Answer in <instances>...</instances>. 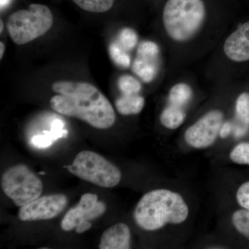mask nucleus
<instances>
[{
  "label": "nucleus",
  "mask_w": 249,
  "mask_h": 249,
  "mask_svg": "<svg viewBox=\"0 0 249 249\" xmlns=\"http://www.w3.org/2000/svg\"><path fill=\"white\" fill-rule=\"evenodd\" d=\"M230 0H163L162 27L170 45L188 48L200 40L219 18L227 16Z\"/></svg>",
  "instance_id": "obj_1"
},
{
  "label": "nucleus",
  "mask_w": 249,
  "mask_h": 249,
  "mask_svg": "<svg viewBox=\"0 0 249 249\" xmlns=\"http://www.w3.org/2000/svg\"><path fill=\"white\" fill-rule=\"evenodd\" d=\"M52 89L58 94L51 99V107L59 114L77 118L97 129L109 128L115 123L110 102L93 85L60 80L52 85Z\"/></svg>",
  "instance_id": "obj_2"
},
{
  "label": "nucleus",
  "mask_w": 249,
  "mask_h": 249,
  "mask_svg": "<svg viewBox=\"0 0 249 249\" xmlns=\"http://www.w3.org/2000/svg\"><path fill=\"white\" fill-rule=\"evenodd\" d=\"M190 209L181 194L159 188L145 193L134 211L136 224L145 231L154 232L186 222Z\"/></svg>",
  "instance_id": "obj_3"
},
{
  "label": "nucleus",
  "mask_w": 249,
  "mask_h": 249,
  "mask_svg": "<svg viewBox=\"0 0 249 249\" xmlns=\"http://www.w3.org/2000/svg\"><path fill=\"white\" fill-rule=\"evenodd\" d=\"M53 23V15L47 6L32 4L27 10H19L9 16L8 32L16 45H25L45 34Z\"/></svg>",
  "instance_id": "obj_4"
},
{
  "label": "nucleus",
  "mask_w": 249,
  "mask_h": 249,
  "mask_svg": "<svg viewBox=\"0 0 249 249\" xmlns=\"http://www.w3.org/2000/svg\"><path fill=\"white\" fill-rule=\"evenodd\" d=\"M65 168L81 179L103 188L117 186L122 177L117 167L96 152L88 150L79 152L72 164Z\"/></svg>",
  "instance_id": "obj_5"
},
{
  "label": "nucleus",
  "mask_w": 249,
  "mask_h": 249,
  "mask_svg": "<svg viewBox=\"0 0 249 249\" xmlns=\"http://www.w3.org/2000/svg\"><path fill=\"white\" fill-rule=\"evenodd\" d=\"M1 185L5 195L19 207L40 197L43 190L40 178L23 164L8 168L1 177Z\"/></svg>",
  "instance_id": "obj_6"
},
{
  "label": "nucleus",
  "mask_w": 249,
  "mask_h": 249,
  "mask_svg": "<svg viewBox=\"0 0 249 249\" xmlns=\"http://www.w3.org/2000/svg\"><path fill=\"white\" fill-rule=\"evenodd\" d=\"M224 123V111L217 108L211 109L186 129L185 142L193 148H208L217 140Z\"/></svg>",
  "instance_id": "obj_7"
},
{
  "label": "nucleus",
  "mask_w": 249,
  "mask_h": 249,
  "mask_svg": "<svg viewBox=\"0 0 249 249\" xmlns=\"http://www.w3.org/2000/svg\"><path fill=\"white\" fill-rule=\"evenodd\" d=\"M106 211V204L98 201L96 195L86 193L81 196L79 203L69 210L64 216L62 229L65 231H71L76 229L77 233H83L91 229V221L101 217Z\"/></svg>",
  "instance_id": "obj_8"
},
{
  "label": "nucleus",
  "mask_w": 249,
  "mask_h": 249,
  "mask_svg": "<svg viewBox=\"0 0 249 249\" xmlns=\"http://www.w3.org/2000/svg\"><path fill=\"white\" fill-rule=\"evenodd\" d=\"M68 199L62 194L41 196L19 209V220L22 222L47 220L57 217L66 208Z\"/></svg>",
  "instance_id": "obj_9"
},
{
  "label": "nucleus",
  "mask_w": 249,
  "mask_h": 249,
  "mask_svg": "<svg viewBox=\"0 0 249 249\" xmlns=\"http://www.w3.org/2000/svg\"><path fill=\"white\" fill-rule=\"evenodd\" d=\"M224 58L233 62L249 60V21L240 24L223 42Z\"/></svg>",
  "instance_id": "obj_10"
},
{
  "label": "nucleus",
  "mask_w": 249,
  "mask_h": 249,
  "mask_svg": "<svg viewBox=\"0 0 249 249\" xmlns=\"http://www.w3.org/2000/svg\"><path fill=\"white\" fill-rule=\"evenodd\" d=\"M131 248V231L127 224L119 223L108 228L101 236L100 249Z\"/></svg>",
  "instance_id": "obj_11"
},
{
  "label": "nucleus",
  "mask_w": 249,
  "mask_h": 249,
  "mask_svg": "<svg viewBox=\"0 0 249 249\" xmlns=\"http://www.w3.org/2000/svg\"><path fill=\"white\" fill-rule=\"evenodd\" d=\"M159 58L137 54L132 64V71L144 83H151L158 74Z\"/></svg>",
  "instance_id": "obj_12"
},
{
  "label": "nucleus",
  "mask_w": 249,
  "mask_h": 249,
  "mask_svg": "<svg viewBox=\"0 0 249 249\" xmlns=\"http://www.w3.org/2000/svg\"><path fill=\"white\" fill-rule=\"evenodd\" d=\"M235 114L237 124H234V135L240 138L247 133L249 129V93L239 95L235 101Z\"/></svg>",
  "instance_id": "obj_13"
},
{
  "label": "nucleus",
  "mask_w": 249,
  "mask_h": 249,
  "mask_svg": "<svg viewBox=\"0 0 249 249\" xmlns=\"http://www.w3.org/2000/svg\"><path fill=\"white\" fill-rule=\"evenodd\" d=\"M186 119L184 108L168 103L161 111L160 123L166 129L174 130L181 127Z\"/></svg>",
  "instance_id": "obj_14"
},
{
  "label": "nucleus",
  "mask_w": 249,
  "mask_h": 249,
  "mask_svg": "<svg viewBox=\"0 0 249 249\" xmlns=\"http://www.w3.org/2000/svg\"><path fill=\"white\" fill-rule=\"evenodd\" d=\"M145 99L139 94L124 95L116 99L115 106L121 115H136L142 112Z\"/></svg>",
  "instance_id": "obj_15"
},
{
  "label": "nucleus",
  "mask_w": 249,
  "mask_h": 249,
  "mask_svg": "<svg viewBox=\"0 0 249 249\" xmlns=\"http://www.w3.org/2000/svg\"><path fill=\"white\" fill-rule=\"evenodd\" d=\"M193 90L191 85L183 82L176 83L170 88L168 95L170 104L184 108L191 102Z\"/></svg>",
  "instance_id": "obj_16"
},
{
  "label": "nucleus",
  "mask_w": 249,
  "mask_h": 249,
  "mask_svg": "<svg viewBox=\"0 0 249 249\" xmlns=\"http://www.w3.org/2000/svg\"><path fill=\"white\" fill-rule=\"evenodd\" d=\"M84 11L91 13H105L114 6L115 0H72Z\"/></svg>",
  "instance_id": "obj_17"
},
{
  "label": "nucleus",
  "mask_w": 249,
  "mask_h": 249,
  "mask_svg": "<svg viewBox=\"0 0 249 249\" xmlns=\"http://www.w3.org/2000/svg\"><path fill=\"white\" fill-rule=\"evenodd\" d=\"M232 226L236 231L249 240V210H237L231 216Z\"/></svg>",
  "instance_id": "obj_18"
},
{
  "label": "nucleus",
  "mask_w": 249,
  "mask_h": 249,
  "mask_svg": "<svg viewBox=\"0 0 249 249\" xmlns=\"http://www.w3.org/2000/svg\"><path fill=\"white\" fill-rule=\"evenodd\" d=\"M118 88L124 95L139 94L142 89V83L135 77L122 75L118 80Z\"/></svg>",
  "instance_id": "obj_19"
},
{
  "label": "nucleus",
  "mask_w": 249,
  "mask_h": 249,
  "mask_svg": "<svg viewBox=\"0 0 249 249\" xmlns=\"http://www.w3.org/2000/svg\"><path fill=\"white\" fill-rule=\"evenodd\" d=\"M109 53L111 60L118 66L128 68L131 65V58L127 52L123 49L117 42H112L109 47Z\"/></svg>",
  "instance_id": "obj_20"
},
{
  "label": "nucleus",
  "mask_w": 249,
  "mask_h": 249,
  "mask_svg": "<svg viewBox=\"0 0 249 249\" xmlns=\"http://www.w3.org/2000/svg\"><path fill=\"white\" fill-rule=\"evenodd\" d=\"M138 35L134 29L124 28L119 32L117 42L126 52L133 50L138 44Z\"/></svg>",
  "instance_id": "obj_21"
},
{
  "label": "nucleus",
  "mask_w": 249,
  "mask_h": 249,
  "mask_svg": "<svg viewBox=\"0 0 249 249\" xmlns=\"http://www.w3.org/2000/svg\"><path fill=\"white\" fill-rule=\"evenodd\" d=\"M229 158L233 163L249 165V142H240L232 149Z\"/></svg>",
  "instance_id": "obj_22"
},
{
  "label": "nucleus",
  "mask_w": 249,
  "mask_h": 249,
  "mask_svg": "<svg viewBox=\"0 0 249 249\" xmlns=\"http://www.w3.org/2000/svg\"><path fill=\"white\" fill-rule=\"evenodd\" d=\"M137 54L160 57V47L156 42L152 41H142L137 47Z\"/></svg>",
  "instance_id": "obj_23"
},
{
  "label": "nucleus",
  "mask_w": 249,
  "mask_h": 249,
  "mask_svg": "<svg viewBox=\"0 0 249 249\" xmlns=\"http://www.w3.org/2000/svg\"><path fill=\"white\" fill-rule=\"evenodd\" d=\"M235 198L240 207L249 210V181L242 183L237 188Z\"/></svg>",
  "instance_id": "obj_24"
},
{
  "label": "nucleus",
  "mask_w": 249,
  "mask_h": 249,
  "mask_svg": "<svg viewBox=\"0 0 249 249\" xmlns=\"http://www.w3.org/2000/svg\"><path fill=\"white\" fill-rule=\"evenodd\" d=\"M54 142L55 141L47 130L44 131L42 134L34 136L31 140L32 145L39 149L47 148L50 147Z\"/></svg>",
  "instance_id": "obj_25"
},
{
  "label": "nucleus",
  "mask_w": 249,
  "mask_h": 249,
  "mask_svg": "<svg viewBox=\"0 0 249 249\" xmlns=\"http://www.w3.org/2000/svg\"><path fill=\"white\" fill-rule=\"evenodd\" d=\"M65 122L61 119H55L52 121L51 129L48 132L55 142L62 137H67L68 131L65 129Z\"/></svg>",
  "instance_id": "obj_26"
},
{
  "label": "nucleus",
  "mask_w": 249,
  "mask_h": 249,
  "mask_svg": "<svg viewBox=\"0 0 249 249\" xmlns=\"http://www.w3.org/2000/svg\"><path fill=\"white\" fill-rule=\"evenodd\" d=\"M234 124L230 121H224L222 127H221L220 132H219V136L222 138H226L227 137L231 132L233 130Z\"/></svg>",
  "instance_id": "obj_27"
},
{
  "label": "nucleus",
  "mask_w": 249,
  "mask_h": 249,
  "mask_svg": "<svg viewBox=\"0 0 249 249\" xmlns=\"http://www.w3.org/2000/svg\"><path fill=\"white\" fill-rule=\"evenodd\" d=\"M11 0H0V7L1 10L5 9L9 4Z\"/></svg>",
  "instance_id": "obj_28"
},
{
  "label": "nucleus",
  "mask_w": 249,
  "mask_h": 249,
  "mask_svg": "<svg viewBox=\"0 0 249 249\" xmlns=\"http://www.w3.org/2000/svg\"><path fill=\"white\" fill-rule=\"evenodd\" d=\"M5 46L2 42H0V58H2L4 55Z\"/></svg>",
  "instance_id": "obj_29"
},
{
  "label": "nucleus",
  "mask_w": 249,
  "mask_h": 249,
  "mask_svg": "<svg viewBox=\"0 0 249 249\" xmlns=\"http://www.w3.org/2000/svg\"><path fill=\"white\" fill-rule=\"evenodd\" d=\"M0 25H1V28H0V32H2L3 28H4V24H3L2 20L1 19V22H0Z\"/></svg>",
  "instance_id": "obj_30"
},
{
  "label": "nucleus",
  "mask_w": 249,
  "mask_h": 249,
  "mask_svg": "<svg viewBox=\"0 0 249 249\" xmlns=\"http://www.w3.org/2000/svg\"></svg>",
  "instance_id": "obj_31"
}]
</instances>
